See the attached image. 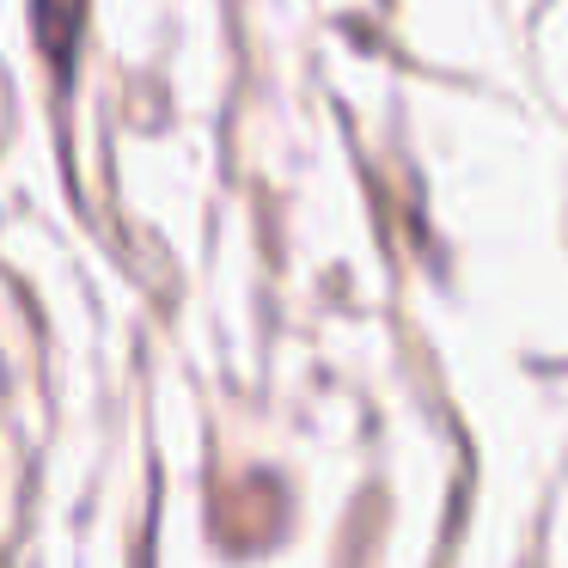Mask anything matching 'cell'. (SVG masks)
<instances>
[{"mask_svg":"<svg viewBox=\"0 0 568 568\" xmlns=\"http://www.w3.org/2000/svg\"><path fill=\"white\" fill-rule=\"evenodd\" d=\"M80 7H87V0H38V38H43V50L62 62V74H68V62H74Z\"/></svg>","mask_w":568,"mask_h":568,"instance_id":"obj_1","label":"cell"}]
</instances>
